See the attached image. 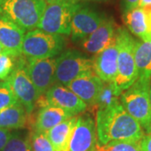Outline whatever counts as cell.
Wrapping results in <instances>:
<instances>
[{
	"label": "cell",
	"mask_w": 151,
	"mask_h": 151,
	"mask_svg": "<svg viewBox=\"0 0 151 151\" xmlns=\"http://www.w3.org/2000/svg\"><path fill=\"white\" fill-rule=\"evenodd\" d=\"M86 1H92V2H97V3H104V2H108L110 0H86Z\"/></svg>",
	"instance_id": "1f68e13d"
},
{
	"label": "cell",
	"mask_w": 151,
	"mask_h": 151,
	"mask_svg": "<svg viewBox=\"0 0 151 151\" xmlns=\"http://www.w3.org/2000/svg\"><path fill=\"white\" fill-rule=\"evenodd\" d=\"M73 117L69 112L51 105L40 108L34 125V130L45 134L61 122Z\"/></svg>",
	"instance_id": "e0dca14e"
},
{
	"label": "cell",
	"mask_w": 151,
	"mask_h": 151,
	"mask_svg": "<svg viewBox=\"0 0 151 151\" xmlns=\"http://www.w3.org/2000/svg\"><path fill=\"white\" fill-rule=\"evenodd\" d=\"M1 151H33L30 137L21 133H12L9 139Z\"/></svg>",
	"instance_id": "7402d4cb"
},
{
	"label": "cell",
	"mask_w": 151,
	"mask_h": 151,
	"mask_svg": "<svg viewBox=\"0 0 151 151\" xmlns=\"http://www.w3.org/2000/svg\"><path fill=\"white\" fill-rule=\"evenodd\" d=\"M77 118L78 117L76 116H73L57 124L45 133L55 151H67L70 135L75 128Z\"/></svg>",
	"instance_id": "ac0fdd59"
},
{
	"label": "cell",
	"mask_w": 151,
	"mask_h": 151,
	"mask_svg": "<svg viewBox=\"0 0 151 151\" xmlns=\"http://www.w3.org/2000/svg\"><path fill=\"white\" fill-rule=\"evenodd\" d=\"M104 15L86 5L75 11L70 22V36L73 41H80L93 33L104 19Z\"/></svg>",
	"instance_id": "30bf717a"
},
{
	"label": "cell",
	"mask_w": 151,
	"mask_h": 151,
	"mask_svg": "<svg viewBox=\"0 0 151 151\" xmlns=\"http://www.w3.org/2000/svg\"><path fill=\"white\" fill-rule=\"evenodd\" d=\"M45 97L49 105L62 108L73 116L84 112L87 106L67 86L59 83H55L45 94Z\"/></svg>",
	"instance_id": "7c38bea8"
},
{
	"label": "cell",
	"mask_w": 151,
	"mask_h": 151,
	"mask_svg": "<svg viewBox=\"0 0 151 151\" xmlns=\"http://www.w3.org/2000/svg\"><path fill=\"white\" fill-rule=\"evenodd\" d=\"M25 30L0 14V45L14 57L22 55V44Z\"/></svg>",
	"instance_id": "2e32d148"
},
{
	"label": "cell",
	"mask_w": 151,
	"mask_h": 151,
	"mask_svg": "<svg viewBox=\"0 0 151 151\" xmlns=\"http://www.w3.org/2000/svg\"><path fill=\"white\" fill-rule=\"evenodd\" d=\"M119 95L115 89L113 82L103 83V88L97 98V104L98 109L105 108L119 101Z\"/></svg>",
	"instance_id": "cb8c5ba5"
},
{
	"label": "cell",
	"mask_w": 151,
	"mask_h": 151,
	"mask_svg": "<svg viewBox=\"0 0 151 151\" xmlns=\"http://www.w3.org/2000/svg\"><path fill=\"white\" fill-rule=\"evenodd\" d=\"M16 60V57L7 53L0 55V80H6L10 75L15 66Z\"/></svg>",
	"instance_id": "4316f807"
},
{
	"label": "cell",
	"mask_w": 151,
	"mask_h": 151,
	"mask_svg": "<svg viewBox=\"0 0 151 151\" xmlns=\"http://www.w3.org/2000/svg\"><path fill=\"white\" fill-rule=\"evenodd\" d=\"M5 81L10 86L18 102L24 108L28 114H30L40 96L28 75L25 60L21 56L17 58L14 70Z\"/></svg>",
	"instance_id": "ba28073f"
},
{
	"label": "cell",
	"mask_w": 151,
	"mask_h": 151,
	"mask_svg": "<svg viewBox=\"0 0 151 151\" xmlns=\"http://www.w3.org/2000/svg\"><path fill=\"white\" fill-rule=\"evenodd\" d=\"M63 35L35 29L28 31L22 44V55L27 59H50L59 55L65 49Z\"/></svg>",
	"instance_id": "5b68a950"
},
{
	"label": "cell",
	"mask_w": 151,
	"mask_h": 151,
	"mask_svg": "<svg viewBox=\"0 0 151 151\" xmlns=\"http://www.w3.org/2000/svg\"><path fill=\"white\" fill-rule=\"evenodd\" d=\"M139 0H121V8L123 14L139 7Z\"/></svg>",
	"instance_id": "83f0119b"
},
{
	"label": "cell",
	"mask_w": 151,
	"mask_h": 151,
	"mask_svg": "<svg viewBox=\"0 0 151 151\" xmlns=\"http://www.w3.org/2000/svg\"><path fill=\"white\" fill-rule=\"evenodd\" d=\"M96 129L97 143L101 145L113 141H141L145 134L119 101L97 110Z\"/></svg>",
	"instance_id": "6da1fadb"
},
{
	"label": "cell",
	"mask_w": 151,
	"mask_h": 151,
	"mask_svg": "<svg viewBox=\"0 0 151 151\" xmlns=\"http://www.w3.org/2000/svg\"><path fill=\"white\" fill-rule=\"evenodd\" d=\"M150 83L151 78L138 77L134 83L119 96L122 106L140 124L146 134L151 133Z\"/></svg>",
	"instance_id": "7a4b0ae2"
},
{
	"label": "cell",
	"mask_w": 151,
	"mask_h": 151,
	"mask_svg": "<svg viewBox=\"0 0 151 151\" xmlns=\"http://www.w3.org/2000/svg\"><path fill=\"white\" fill-rule=\"evenodd\" d=\"M147 6H151V0H139V7L144 8Z\"/></svg>",
	"instance_id": "4dcf8cb0"
},
{
	"label": "cell",
	"mask_w": 151,
	"mask_h": 151,
	"mask_svg": "<svg viewBox=\"0 0 151 151\" xmlns=\"http://www.w3.org/2000/svg\"><path fill=\"white\" fill-rule=\"evenodd\" d=\"M118 55L119 49L116 35L113 42L92 58L93 70L103 82L110 83L115 80L118 71Z\"/></svg>",
	"instance_id": "5bb4252c"
},
{
	"label": "cell",
	"mask_w": 151,
	"mask_h": 151,
	"mask_svg": "<svg viewBox=\"0 0 151 151\" xmlns=\"http://www.w3.org/2000/svg\"><path fill=\"white\" fill-rule=\"evenodd\" d=\"M116 32L117 27L113 19L104 17L94 32L80 40L81 49L89 54H98L113 42L116 38Z\"/></svg>",
	"instance_id": "4fadbf2b"
},
{
	"label": "cell",
	"mask_w": 151,
	"mask_h": 151,
	"mask_svg": "<svg viewBox=\"0 0 151 151\" xmlns=\"http://www.w3.org/2000/svg\"><path fill=\"white\" fill-rule=\"evenodd\" d=\"M97 143V129L93 119L87 114L78 117L67 151H96Z\"/></svg>",
	"instance_id": "9c48e42d"
},
{
	"label": "cell",
	"mask_w": 151,
	"mask_h": 151,
	"mask_svg": "<svg viewBox=\"0 0 151 151\" xmlns=\"http://www.w3.org/2000/svg\"><path fill=\"white\" fill-rule=\"evenodd\" d=\"M124 23L129 30L142 40H149L147 16L145 10L137 7L124 14Z\"/></svg>",
	"instance_id": "ffe728a7"
},
{
	"label": "cell",
	"mask_w": 151,
	"mask_h": 151,
	"mask_svg": "<svg viewBox=\"0 0 151 151\" xmlns=\"http://www.w3.org/2000/svg\"><path fill=\"white\" fill-rule=\"evenodd\" d=\"M81 4L79 0L47 3L37 29L50 34L70 35L71 19Z\"/></svg>",
	"instance_id": "8992f818"
},
{
	"label": "cell",
	"mask_w": 151,
	"mask_h": 151,
	"mask_svg": "<svg viewBox=\"0 0 151 151\" xmlns=\"http://www.w3.org/2000/svg\"><path fill=\"white\" fill-rule=\"evenodd\" d=\"M4 53H7V52H6V50H4V48L0 45V55L4 54ZM7 54H8V53H7Z\"/></svg>",
	"instance_id": "d6a6232c"
},
{
	"label": "cell",
	"mask_w": 151,
	"mask_h": 151,
	"mask_svg": "<svg viewBox=\"0 0 151 151\" xmlns=\"http://www.w3.org/2000/svg\"><path fill=\"white\" fill-rule=\"evenodd\" d=\"M90 70H93L92 58L77 50H66L55 58V82L67 86L76 77Z\"/></svg>",
	"instance_id": "52a82bcc"
},
{
	"label": "cell",
	"mask_w": 151,
	"mask_h": 151,
	"mask_svg": "<svg viewBox=\"0 0 151 151\" xmlns=\"http://www.w3.org/2000/svg\"><path fill=\"white\" fill-rule=\"evenodd\" d=\"M27 115L24 108L19 103L0 110L1 129H20L27 124Z\"/></svg>",
	"instance_id": "d6986e66"
},
{
	"label": "cell",
	"mask_w": 151,
	"mask_h": 151,
	"mask_svg": "<svg viewBox=\"0 0 151 151\" xmlns=\"http://www.w3.org/2000/svg\"><path fill=\"white\" fill-rule=\"evenodd\" d=\"M150 104H151V83H150Z\"/></svg>",
	"instance_id": "e575fe53"
},
{
	"label": "cell",
	"mask_w": 151,
	"mask_h": 151,
	"mask_svg": "<svg viewBox=\"0 0 151 151\" xmlns=\"http://www.w3.org/2000/svg\"><path fill=\"white\" fill-rule=\"evenodd\" d=\"M141 148L142 151H151V133L145 135L141 140Z\"/></svg>",
	"instance_id": "f546056e"
},
{
	"label": "cell",
	"mask_w": 151,
	"mask_h": 151,
	"mask_svg": "<svg viewBox=\"0 0 151 151\" xmlns=\"http://www.w3.org/2000/svg\"><path fill=\"white\" fill-rule=\"evenodd\" d=\"M118 42V71L113 81L119 95L128 89L138 79L139 75L134 59L135 41L130 33L124 28H117Z\"/></svg>",
	"instance_id": "3957f363"
},
{
	"label": "cell",
	"mask_w": 151,
	"mask_h": 151,
	"mask_svg": "<svg viewBox=\"0 0 151 151\" xmlns=\"http://www.w3.org/2000/svg\"><path fill=\"white\" fill-rule=\"evenodd\" d=\"M55 58L27 59L26 70L40 96L45 95L55 83Z\"/></svg>",
	"instance_id": "8fae6325"
},
{
	"label": "cell",
	"mask_w": 151,
	"mask_h": 151,
	"mask_svg": "<svg viewBox=\"0 0 151 151\" xmlns=\"http://www.w3.org/2000/svg\"><path fill=\"white\" fill-rule=\"evenodd\" d=\"M96 151H142L141 141H113L105 145L97 143Z\"/></svg>",
	"instance_id": "603a6c76"
},
{
	"label": "cell",
	"mask_w": 151,
	"mask_h": 151,
	"mask_svg": "<svg viewBox=\"0 0 151 151\" xmlns=\"http://www.w3.org/2000/svg\"><path fill=\"white\" fill-rule=\"evenodd\" d=\"M134 59L139 77L151 78V40H136Z\"/></svg>",
	"instance_id": "44dd1931"
},
{
	"label": "cell",
	"mask_w": 151,
	"mask_h": 151,
	"mask_svg": "<svg viewBox=\"0 0 151 151\" xmlns=\"http://www.w3.org/2000/svg\"><path fill=\"white\" fill-rule=\"evenodd\" d=\"M45 3H53V2H57V1H60V0H43Z\"/></svg>",
	"instance_id": "836d02e7"
},
{
	"label": "cell",
	"mask_w": 151,
	"mask_h": 151,
	"mask_svg": "<svg viewBox=\"0 0 151 151\" xmlns=\"http://www.w3.org/2000/svg\"><path fill=\"white\" fill-rule=\"evenodd\" d=\"M103 83L94 70H90L76 77L66 86L86 105H96Z\"/></svg>",
	"instance_id": "9a60e30c"
},
{
	"label": "cell",
	"mask_w": 151,
	"mask_h": 151,
	"mask_svg": "<svg viewBox=\"0 0 151 151\" xmlns=\"http://www.w3.org/2000/svg\"><path fill=\"white\" fill-rule=\"evenodd\" d=\"M29 137L33 151H55L45 134L34 130Z\"/></svg>",
	"instance_id": "d4e9b609"
},
{
	"label": "cell",
	"mask_w": 151,
	"mask_h": 151,
	"mask_svg": "<svg viewBox=\"0 0 151 151\" xmlns=\"http://www.w3.org/2000/svg\"><path fill=\"white\" fill-rule=\"evenodd\" d=\"M11 135H12V133L10 132V130L0 129V151L4 149V147L6 145Z\"/></svg>",
	"instance_id": "f1b7e54d"
},
{
	"label": "cell",
	"mask_w": 151,
	"mask_h": 151,
	"mask_svg": "<svg viewBox=\"0 0 151 151\" xmlns=\"http://www.w3.org/2000/svg\"><path fill=\"white\" fill-rule=\"evenodd\" d=\"M46 4L43 0H0V14L29 31L37 28Z\"/></svg>",
	"instance_id": "277c9868"
},
{
	"label": "cell",
	"mask_w": 151,
	"mask_h": 151,
	"mask_svg": "<svg viewBox=\"0 0 151 151\" xmlns=\"http://www.w3.org/2000/svg\"><path fill=\"white\" fill-rule=\"evenodd\" d=\"M16 97L6 81L0 82V110L18 103Z\"/></svg>",
	"instance_id": "484cf974"
}]
</instances>
